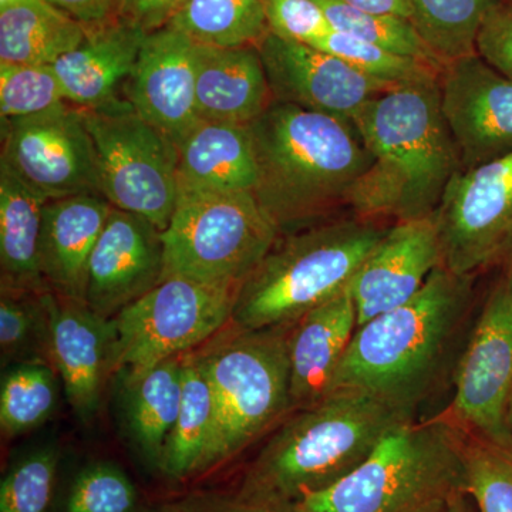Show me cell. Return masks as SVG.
I'll return each instance as SVG.
<instances>
[{
    "label": "cell",
    "instance_id": "6da1fadb",
    "mask_svg": "<svg viewBox=\"0 0 512 512\" xmlns=\"http://www.w3.org/2000/svg\"><path fill=\"white\" fill-rule=\"evenodd\" d=\"M439 77L400 84L353 119L372 164L348 205L359 217L399 221L433 217L460 157L441 110Z\"/></svg>",
    "mask_w": 512,
    "mask_h": 512
},
{
    "label": "cell",
    "instance_id": "7a4b0ae2",
    "mask_svg": "<svg viewBox=\"0 0 512 512\" xmlns=\"http://www.w3.org/2000/svg\"><path fill=\"white\" fill-rule=\"evenodd\" d=\"M256 201L282 235L323 222L372 164L353 123L272 100L248 124Z\"/></svg>",
    "mask_w": 512,
    "mask_h": 512
},
{
    "label": "cell",
    "instance_id": "3957f363",
    "mask_svg": "<svg viewBox=\"0 0 512 512\" xmlns=\"http://www.w3.org/2000/svg\"><path fill=\"white\" fill-rule=\"evenodd\" d=\"M471 293L473 275L437 266L413 299L357 326L332 392L338 387L365 390L413 419L439 379L466 319Z\"/></svg>",
    "mask_w": 512,
    "mask_h": 512
},
{
    "label": "cell",
    "instance_id": "277c9868",
    "mask_svg": "<svg viewBox=\"0 0 512 512\" xmlns=\"http://www.w3.org/2000/svg\"><path fill=\"white\" fill-rule=\"evenodd\" d=\"M409 417L353 387L293 412L255 460L238 497L293 510L306 495L328 490L366 460Z\"/></svg>",
    "mask_w": 512,
    "mask_h": 512
},
{
    "label": "cell",
    "instance_id": "5b68a950",
    "mask_svg": "<svg viewBox=\"0 0 512 512\" xmlns=\"http://www.w3.org/2000/svg\"><path fill=\"white\" fill-rule=\"evenodd\" d=\"M387 229L376 220L357 217L281 235L238 285L231 322L245 329L298 322L349 288Z\"/></svg>",
    "mask_w": 512,
    "mask_h": 512
},
{
    "label": "cell",
    "instance_id": "8992f818",
    "mask_svg": "<svg viewBox=\"0 0 512 512\" xmlns=\"http://www.w3.org/2000/svg\"><path fill=\"white\" fill-rule=\"evenodd\" d=\"M466 433L448 416L410 420L387 434L349 476L306 495L298 512H410L466 491Z\"/></svg>",
    "mask_w": 512,
    "mask_h": 512
},
{
    "label": "cell",
    "instance_id": "52a82bcc",
    "mask_svg": "<svg viewBox=\"0 0 512 512\" xmlns=\"http://www.w3.org/2000/svg\"><path fill=\"white\" fill-rule=\"evenodd\" d=\"M292 325L245 329L231 322L194 350L217 404V464L292 413L288 355Z\"/></svg>",
    "mask_w": 512,
    "mask_h": 512
},
{
    "label": "cell",
    "instance_id": "ba28073f",
    "mask_svg": "<svg viewBox=\"0 0 512 512\" xmlns=\"http://www.w3.org/2000/svg\"><path fill=\"white\" fill-rule=\"evenodd\" d=\"M281 235L252 192H180L163 231V281L238 286Z\"/></svg>",
    "mask_w": 512,
    "mask_h": 512
},
{
    "label": "cell",
    "instance_id": "9c48e42d",
    "mask_svg": "<svg viewBox=\"0 0 512 512\" xmlns=\"http://www.w3.org/2000/svg\"><path fill=\"white\" fill-rule=\"evenodd\" d=\"M96 148L101 195L160 231L178 201V148L128 100L82 110Z\"/></svg>",
    "mask_w": 512,
    "mask_h": 512
},
{
    "label": "cell",
    "instance_id": "30bf717a",
    "mask_svg": "<svg viewBox=\"0 0 512 512\" xmlns=\"http://www.w3.org/2000/svg\"><path fill=\"white\" fill-rule=\"evenodd\" d=\"M238 286L168 278L114 316L113 373H133L210 342L232 320Z\"/></svg>",
    "mask_w": 512,
    "mask_h": 512
},
{
    "label": "cell",
    "instance_id": "8fae6325",
    "mask_svg": "<svg viewBox=\"0 0 512 512\" xmlns=\"http://www.w3.org/2000/svg\"><path fill=\"white\" fill-rule=\"evenodd\" d=\"M512 279L501 276L485 302L456 372L450 417L464 433L512 454Z\"/></svg>",
    "mask_w": 512,
    "mask_h": 512
},
{
    "label": "cell",
    "instance_id": "7c38bea8",
    "mask_svg": "<svg viewBox=\"0 0 512 512\" xmlns=\"http://www.w3.org/2000/svg\"><path fill=\"white\" fill-rule=\"evenodd\" d=\"M0 163L49 201L101 195L93 138L82 109L70 103L2 123Z\"/></svg>",
    "mask_w": 512,
    "mask_h": 512
},
{
    "label": "cell",
    "instance_id": "4fadbf2b",
    "mask_svg": "<svg viewBox=\"0 0 512 512\" xmlns=\"http://www.w3.org/2000/svg\"><path fill=\"white\" fill-rule=\"evenodd\" d=\"M443 265L474 275L512 234V153L454 175L434 214Z\"/></svg>",
    "mask_w": 512,
    "mask_h": 512
},
{
    "label": "cell",
    "instance_id": "5bb4252c",
    "mask_svg": "<svg viewBox=\"0 0 512 512\" xmlns=\"http://www.w3.org/2000/svg\"><path fill=\"white\" fill-rule=\"evenodd\" d=\"M272 100L353 123L370 100L400 84L359 72L328 52L266 33L256 45Z\"/></svg>",
    "mask_w": 512,
    "mask_h": 512
},
{
    "label": "cell",
    "instance_id": "9a60e30c",
    "mask_svg": "<svg viewBox=\"0 0 512 512\" xmlns=\"http://www.w3.org/2000/svg\"><path fill=\"white\" fill-rule=\"evenodd\" d=\"M441 110L461 170L512 153V79L477 53L444 64Z\"/></svg>",
    "mask_w": 512,
    "mask_h": 512
},
{
    "label": "cell",
    "instance_id": "2e32d148",
    "mask_svg": "<svg viewBox=\"0 0 512 512\" xmlns=\"http://www.w3.org/2000/svg\"><path fill=\"white\" fill-rule=\"evenodd\" d=\"M164 276L163 231L131 212L111 210L87 269L84 303L113 319Z\"/></svg>",
    "mask_w": 512,
    "mask_h": 512
},
{
    "label": "cell",
    "instance_id": "e0dca14e",
    "mask_svg": "<svg viewBox=\"0 0 512 512\" xmlns=\"http://www.w3.org/2000/svg\"><path fill=\"white\" fill-rule=\"evenodd\" d=\"M197 43L180 30L148 33L127 82L128 103L180 146L200 123L195 96Z\"/></svg>",
    "mask_w": 512,
    "mask_h": 512
},
{
    "label": "cell",
    "instance_id": "ac0fdd59",
    "mask_svg": "<svg viewBox=\"0 0 512 512\" xmlns=\"http://www.w3.org/2000/svg\"><path fill=\"white\" fill-rule=\"evenodd\" d=\"M441 264L443 255L434 215L396 222L350 282L357 326L409 302Z\"/></svg>",
    "mask_w": 512,
    "mask_h": 512
},
{
    "label": "cell",
    "instance_id": "d6986e66",
    "mask_svg": "<svg viewBox=\"0 0 512 512\" xmlns=\"http://www.w3.org/2000/svg\"><path fill=\"white\" fill-rule=\"evenodd\" d=\"M50 328V360L62 377L73 413L89 421L99 412L104 383L113 373V319L84 302L45 293Z\"/></svg>",
    "mask_w": 512,
    "mask_h": 512
},
{
    "label": "cell",
    "instance_id": "ffe728a7",
    "mask_svg": "<svg viewBox=\"0 0 512 512\" xmlns=\"http://www.w3.org/2000/svg\"><path fill=\"white\" fill-rule=\"evenodd\" d=\"M356 329V306L349 288L293 323L288 340L292 413L332 392Z\"/></svg>",
    "mask_w": 512,
    "mask_h": 512
},
{
    "label": "cell",
    "instance_id": "44dd1931",
    "mask_svg": "<svg viewBox=\"0 0 512 512\" xmlns=\"http://www.w3.org/2000/svg\"><path fill=\"white\" fill-rule=\"evenodd\" d=\"M111 210L100 194L47 201L40 266L50 291L84 302L90 258Z\"/></svg>",
    "mask_w": 512,
    "mask_h": 512
},
{
    "label": "cell",
    "instance_id": "7402d4cb",
    "mask_svg": "<svg viewBox=\"0 0 512 512\" xmlns=\"http://www.w3.org/2000/svg\"><path fill=\"white\" fill-rule=\"evenodd\" d=\"M147 35L123 19L87 29L82 45L53 64L67 103L90 110L119 100Z\"/></svg>",
    "mask_w": 512,
    "mask_h": 512
},
{
    "label": "cell",
    "instance_id": "603a6c76",
    "mask_svg": "<svg viewBox=\"0 0 512 512\" xmlns=\"http://www.w3.org/2000/svg\"><path fill=\"white\" fill-rule=\"evenodd\" d=\"M195 96L201 120L248 126L272 103L256 46L197 45Z\"/></svg>",
    "mask_w": 512,
    "mask_h": 512
},
{
    "label": "cell",
    "instance_id": "cb8c5ba5",
    "mask_svg": "<svg viewBox=\"0 0 512 512\" xmlns=\"http://www.w3.org/2000/svg\"><path fill=\"white\" fill-rule=\"evenodd\" d=\"M178 148L180 192H254L258 168L248 126L201 120Z\"/></svg>",
    "mask_w": 512,
    "mask_h": 512
},
{
    "label": "cell",
    "instance_id": "d4e9b609",
    "mask_svg": "<svg viewBox=\"0 0 512 512\" xmlns=\"http://www.w3.org/2000/svg\"><path fill=\"white\" fill-rule=\"evenodd\" d=\"M45 195L0 163L2 288L50 291L40 266Z\"/></svg>",
    "mask_w": 512,
    "mask_h": 512
},
{
    "label": "cell",
    "instance_id": "484cf974",
    "mask_svg": "<svg viewBox=\"0 0 512 512\" xmlns=\"http://www.w3.org/2000/svg\"><path fill=\"white\" fill-rule=\"evenodd\" d=\"M183 372L184 355H180L140 372L120 375L128 434L138 453L157 468L180 413Z\"/></svg>",
    "mask_w": 512,
    "mask_h": 512
},
{
    "label": "cell",
    "instance_id": "4316f807",
    "mask_svg": "<svg viewBox=\"0 0 512 512\" xmlns=\"http://www.w3.org/2000/svg\"><path fill=\"white\" fill-rule=\"evenodd\" d=\"M218 413L211 384L194 350L184 355L183 400L158 470L184 480L217 464Z\"/></svg>",
    "mask_w": 512,
    "mask_h": 512
},
{
    "label": "cell",
    "instance_id": "83f0119b",
    "mask_svg": "<svg viewBox=\"0 0 512 512\" xmlns=\"http://www.w3.org/2000/svg\"><path fill=\"white\" fill-rule=\"evenodd\" d=\"M86 36L83 23L47 0L0 6V64L53 66Z\"/></svg>",
    "mask_w": 512,
    "mask_h": 512
},
{
    "label": "cell",
    "instance_id": "f1b7e54d",
    "mask_svg": "<svg viewBox=\"0 0 512 512\" xmlns=\"http://www.w3.org/2000/svg\"><path fill=\"white\" fill-rule=\"evenodd\" d=\"M170 26L212 47L256 46L269 32L265 0H188Z\"/></svg>",
    "mask_w": 512,
    "mask_h": 512
},
{
    "label": "cell",
    "instance_id": "f546056e",
    "mask_svg": "<svg viewBox=\"0 0 512 512\" xmlns=\"http://www.w3.org/2000/svg\"><path fill=\"white\" fill-rule=\"evenodd\" d=\"M413 25L444 64L477 53L485 20L504 0H407Z\"/></svg>",
    "mask_w": 512,
    "mask_h": 512
},
{
    "label": "cell",
    "instance_id": "4dcf8cb0",
    "mask_svg": "<svg viewBox=\"0 0 512 512\" xmlns=\"http://www.w3.org/2000/svg\"><path fill=\"white\" fill-rule=\"evenodd\" d=\"M57 403L56 369L35 360L13 366L0 386V427L6 436H18L45 423Z\"/></svg>",
    "mask_w": 512,
    "mask_h": 512
},
{
    "label": "cell",
    "instance_id": "1f68e13d",
    "mask_svg": "<svg viewBox=\"0 0 512 512\" xmlns=\"http://www.w3.org/2000/svg\"><path fill=\"white\" fill-rule=\"evenodd\" d=\"M45 292L2 288L0 296V349L3 362L50 360L49 312Z\"/></svg>",
    "mask_w": 512,
    "mask_h": 512
},
{
    "label": "cell",
    "instance_id": "d6a6232c",
    "mask_svg": "<svg viewBox=\"0 0 512 512\" xmlns=\"http://www.w3.org/2000/svg\"><path fill=\"white\" fill-rule=\"evenodd\" d=\"M336 32L355 36L389 52L443 67L436 53L424 42L412 20L350 8L338 0H316Z\"/></svg>",
    "mask_w": 512,
    "mask_h": 512
},
{
    "label": "cell",
    "instance_id": "836d02e7",
    "mask_svg": "<svg viewBox=\"0 0 512 512\" xmlns=\"http://www.w3.org/2000/svg\"><path fill=\"white\" fill-rule=\"evenodd\" d=\"M311 46L339 57L343 62L349 63L373 79L392 84H406L439 77L443 70V67L433 66L413 57L396 55L383 47L336 30H332L329 35L323 36Z\"/></svg>",
    "mask_w": 512,
    "mask_h": 512
},
{
    "label": "cell",
    "instance_id": "e575fe53",
    "mask_svg": "<svg viewBox=\"0 0 512 512\" xmlns=\"http://www.w3.org/2000/svg\"><path fill=\"white\" fill-rule=\"evenodd\" d=\"M53 66L0 64V121L26 119L66 106Z\"/></svg>",
    "mask_w": 512,
    "mask_h": 512
},
{
    "label": "cell",
    "instance_id": "d590c367",
    "mask_svg": "<svg viewBox=\"0 0 512 512\" xmlns=\"http://www.w3.org/2000/svg\"><path fill=\"white\" fill-rule=\"evenodd\" d=\"M464 464L477 511L512 512V454L466 433Z\"/></svg>",
    "mask_w": 512,
    "mask_h": 512
},
{
    "label": "cell",
    "instance_id": "8d00e7d4",
    "mask_svg": "<svg viewBox=\"0 0 512 512\" xmlns=\"http://www.w3.org/2000/svg\"><path fill=\"white\" fill-rule=\"evenodd\" d=\"M59 451L36 448L9 468L0 484V512H46L53 497Z\"/></svg>",
    "mask_w": 512,
    "mask_h": 512
},
{
    "label": "cell",
    "instance_id": "74e56055",
    "mask_svg": "<svg viewBox=\"0 0 512 512\" xmlns=\"http://www.w3.org/2000/svg\"><path fill=\"white\" fill-rule=\"evenodd\" d=\"M137 490L113 463H96L77 474L67 497L66 512H133Z\"/></svg>",
    "mask_w": 512,
    "mask_h": 512
},
{
    "label": "cell",
    "instance_id": "f35d334b",
    "mask_svg": "<svg viewBox=\"0 0 512 512\" xmlns=\"http://www.w3.org/2000/svg\"><path fill=\"white\" fill-rule=\"evenodd\" d=\"M265 15L269 33L306 45L333 30L316 0H265Z\"/></svg>",
    "mask_w": 512,
    "mask_h": 512
},
{
    "label": "cell",
    "instance_id": "ab89813d",
    "mask_svg": "<svg viewBox=\"0 0 512 512\" xmlns=\"http://www.w3.org/2000/svg\"><path fill=\"white\" fill-rule=\"evenodd\" d=\"M477 55L512 79V2L504 0L485 20L477 39Z\"/></svg>",
    "mask_w": 512,
    "mask_h": 512
},
{
    "label": "cell",
    "instance_id": "60d3db41",
    "mask_svg": "<svg viewBox=\"0 0 512 512\" xmlns=\"http://www.w3.org/2000/svg\"><path fill=\"white\" fill-rule=\"evenodd\" d=\"M167 512H298L289 508L275 507L244 500L238 495L194 493L163 505Z\"/></svg>",
    "mask_w": 512,
    "mask_h": 512
},
{
    "label": "cell",
    "instance_id": "b9f144b4",
    "mask_svg": "<svg viewBox=\"0 0 512 512\" xmlns=\"http://www.w3.org/2000/svg\"><path fill=\"white\" fill-rule=\"evenodd\" d=\"M188 0H121L120 19L146 33L167 28Z\"/></svg>",
    "mask_w": 512,
    "mask_h": 512
},
{
    "label": "cell",
    "instance_id": "7bdbcfd3",
    "mask_svg": "<svg viewBox=\"0 0 512 512\" xmlns=\"http://www.w3.org/2000/svg\"><path fill=\"white\" fill-rule=\"evenodd\" d=\"M79 20L86 29L120 19L121 0H47Z\"/></svg>",
    "mask_w": 512,
    "mask_h": 512
},
{
    "label": "cell",
    "instance_id": "ee69618b",
    "mask_svg": "<svg viewBox=\"0 0 512 512\" xmlns=\"http://www.w3.org/2000/svg\"><path fill=\"white\" fill-rule=\"evenodd\" d=\"M338 2L348 5L350 8L365 10V12L413 19L412 8L407 0H338Z\"/></svg>",
    "mask_w": 512,
    "mask_h": 512
},
{
    "label": "cell",
    "instance_id": "f6af8a7d",
    "mask_svg": "<svg viewBox=\"0 0 512 512\" xmlns=\"http://www.w3.org/2000/svg\"><path fill=\"white\" fill-rule=\"evenodd\" d=\"M444 512H478L473 498L467 491H458L448 498L446 511Z\"/></svg>",
    "mask_w": 512,
    "mask_h": 512
},
{
    "label": "cell",
    "instance_id": "bcb514c9",
    "mask_svg": "<svg viewBox=\"0 0 512 512\" xmlns=\"http://www.w3.org/2000/svg\"><path fill=\"white\" fill-rule=\"evenodd\" d=\"M497 261L503 262L505 276L512 279V234L505 242L503 249H501L500 255H498Z\"/></svg>",
    "mask_w": 512,
    "mask_h": 512
},
{
    "label": "cell",
    "instance_id": "7dc6e473",
    "mask_svg": "<svg viewBox=\"0 0 512 512\" xmlns=\"http://www.w3.org/2000/svg\"><path fill=\"white\" fill-rule=\"evenodd\" d=\"M447 500H437L433 501V503H429L426 505H421V507L416 508V510L410 512H444L446 511Z\"/></svg>",
    "mask_w": 512,
    "mask_h": 512
},
{
    "label": "cell",
    "instance_id": "c3c4849f",
    "mask_svg": "<svg viewBox=\"0 0 512 512\" xmlns=\"http://www.w3.org/2000/svg\"><path fill=\"white\" fill-rule=\"evenodd\" d=\"M507 424H508V430H510V434L512 437V393H511V397H510V403H508Z\"/></svg>",
    "mask_w": 512,
    "mask_h": 512
},
{
    "label": "cell",
    "instance_id": "681fc988",
    "mask_svg": "<svg viewBox=\"0 0 512 512\" xmlns=\"http://www.w3.org/2000/svg\"><path fill=\"white\" fill-rule=\"evenodd\" d=\"M19 2V0H0V6L9 5V3Z\"/></svg>",
    "mask_w": 512,
    "mask_h": 512
},
{
    "label": "cell",
    "instance_id": "f907efd6",
    "mask_svg": "<svg viewBox=\"0 0 512 512\" xmlns=\"http://www.w3.org/2000/svg\"><path fill=\"white\" fill-rule=\"evenodd\" d=\"M156 512H167V511H164L163 508H160V510H158Z\"/></svg>",
    "mask_w": 512,
    "mask_h": 512
},
{
    "label": "cell",
    "instance_id": "816d5d0a",
    "mask_svg": "<svg viewBox=\"0 0 512 512\" xmlns=\"http://www.w3.org/2000/svg\"><path fill=\"white\" fill-rule=\"evenodd\" d=\"M510 2H512V0H510Z\"/></svg>",
    "mask_w": 512,
    "mask_h": 512
}]
</instances>
